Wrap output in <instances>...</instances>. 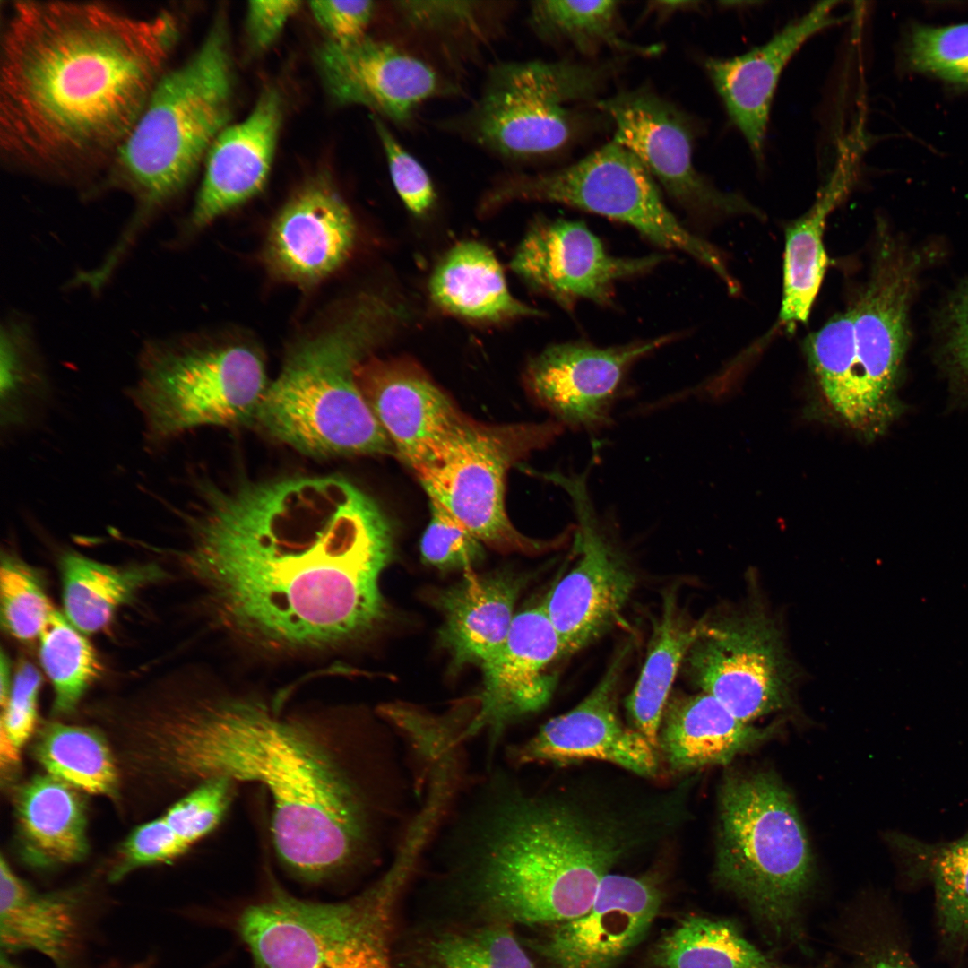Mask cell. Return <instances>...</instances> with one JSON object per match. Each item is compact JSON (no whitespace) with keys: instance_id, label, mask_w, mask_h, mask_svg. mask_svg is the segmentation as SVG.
<instances>
[{"instance_id":"obj_45","label":"cell","mask_w":968,"mask_h":968,"mask_svg":"<svg viewBox=\"0 0 968 968\" xmlns=\"http://www.w3.org/2000/svg\"><path fill=\"white\" fill-rule=\"evenodd\" d=\"M430 520L420 540L423 561L440 570H466L480 563L483 544L439 502L429 499Z\"/></svg>"},{"instance_id":"obj_17","label":"cell","mask_w":968,"mask_h":968,"mask_svg":"<svg viewBox=\"0 0 968 968\" xmlns=\"http://www.w3.org/2000/svg\"><path fill=\"white\" fill-rule=\"evenodd\" d=\"M596 105L615 125L613 140L632 151L689 216L710 220L741 212L759 214L744 198L720 191L696 169L691 125L672 104L640 88L599 99Z\"/></svg>"},{"instance_id":"obj_1","label":"cell","mask_w":968,"mask_h":968,"mask_svg":"<svg viewBox=\"0 0 968 968\" xmlns=\"http://www.w3.org/2000/svg\"><path fill=\"white\" fill-rule=\"evenodd\" d=\"M194 502L183 562L238 638L281 653L330 650L385 618L393 528L348 478L202 481Z\"/></svg>"},{"instance_id":"obj_38","label":"cell","mask_w":968,"mask_h":968,"mask_svg":"<svg viewBox=\"0 0 968 968\" xmlns=\"http://www.w3.org/2000/svg\"><path fill=\"white\" fill-rule=\"evenodd\" d=\"M35 754L49 775L85 792L114 796L118 774L100 735L88 728L49 723L40 731Z\"/></svg>"},{"instance_id":"obj_51","label":"cell","mask_w":968,"mask_h":968,"mask_svg":"<svg viewBox=\"0 0 968 968\" xmlns=\"http://www.w3.org/2000/svg\"><path fill=\"white\" fill-rule=\"evenodd\" d=\"M949 318V345L956 362L968 375V285L956 295Z\"/></svg>"},{"instance_id":"obj_10","label":"cell","mask_w":968,"mask_h":968,"mask_svg":"<svg viewBox=\"0 0 968 968\" xmlns=\"http://www.w3.org/2000/svg\"><path fill=\"white\" fill-rule=\"evenodd\" d=\"M619 63L569 60L501 62L480 94L449 128L502 158L523 160L565 147L576 134L575 108L596 97Z\"/></svg>"},{"instance_id":"obj_49","label":"cell","mask_w":968,"mask_h":968,"mask_svg":"<svg viewBox=\"0 0 968 968\" xmlns=\"http://www.w3.org/2000/svg\"><path fill=\"white\" fill-rule=\"evenodd\" d=\"M311 12L329 40L346 44L366 36L376 4L370 0L312 1Z\"/></svg>"},{"instance_id":"obj_54","label":"cell","mask_w":968,"mask_h":968,"mask_svg":"<svg viewBox=\"0 0 968 968\" xmlns=\"http://www.w3.org/2000/svg\"><path fill=\"white\" fill-rule=\"evenodd\" d=\"M0 968H22V967L18 966V965H17V964H15L14 963H13V962H12V961H11V960H10V959L8 958V955H5L4 953L1 952V957H0Z\"/></svg>"},{"instance_id":"obj_50","label":"cell","mask_w":968,"mask_h":968,"mask_svg":"<svg viewBox=\"0 0 968 968\" xmlns=\"http://www.w3.org/2000/svg\"><path fill=\"white\" fill-rule=\"evenodd\" d=\"M300 5L301 2L298 0L250 1L246 29L251 46L259 51L269 48Z\"/></svg>"},{"instance_id":"obj_44","label":"cell","mask_w":968,"mask_h":968,"mask_svg":"<svg viewBox=\"0 0 968 968\" xmlns=\"http://www.w3.org/2000/svg\"><path fill=\"white\" fill-rule=\"evenodd\" d=\"M905 55L915 71L968 85V23L917 26L909 37Z\"/></svg>"},{"instance_id":"obj_42","label":"cell","mask_w":968,"mask_h":968,"mask_svg":"<svg viewBox=\"0 0 968 968\" xmlns=\"http://www.w3.org/2000/svg\"><path fill=\"white\" fill-rule=\"evenodd\" d=\"M0 599L2 626L22 642L39 637L55 610L36 573L8 554L1 560Z\"/></svg>"},{"instance_id":"obj_13","label":"cell","mask_w":968,"mask_h":968,"mask_svg":"<svg viewBox=\"0 0 968 968\" xmlns=\"http://www.w3.org/2000/svg\"><path fill=\"white\" fill-rule=\"evenodd\" d=\"M566 428L543 422L488 424L470 419L441 459L417 474L428 499L443 505L485 546L501 553L537 554L566 538L540 541L521 533L505 505L509 470L552 445Z\"/></svg>"},{"instance_id":"obj_25","label":"cell","mask_w":968,"mask_h":968,"mask_svg":"<svg viewBox=\"0 0 968 968\" xmlns=\"http://www.w3.org/2000/svg\"><path fill=\"white\" fill-rule=\"evenodd\" d=\"M837 2L817 4L790 22L766 43L732 58H708L705 69L732 123L755 158L763 160L765 137L775 88L787 63L816 33L841 22Z\"/></svg>"},{"instance_id":"obj_27","label":"cell","mask_w":968,"mask_h":968,"mask_svg":"<svg viewBox=\"0 0 968 968\" xmlns=\"http://www.w3.org/2000/svg\"><path fill=\"white\" fill-rule=\"evenodd\" d=\"M88 903L79 889L36 892L1 858V952L35 951L56 968H72L88 929Z\"/></svg>"},{"instance_id":"obj_39","label":"cell","mask_w":968,"mask_h":968,"mask_svg":"<svg viewBox=\"0 0 968 968\" xmlns=\"http://www.w3.org/2000/svg\"><path fill=\"white\" fill-rule=\"evenodd\" d=\"M394 21L409 34L456 47H477L494 36L502 18L499 2L394 1Z\"/></svg>"},{"instance_id":"obj_47","label":"cell","mask_w":968,"mask_h":968,"mask_svg":"<svg viewBox=\"0 0 968 968\" xmlns=\"http://www.w3.org/2000/svg\"><path fill=\"white\" fill-rule=\"evenodd\" d=\"M41 677L34 666L22 662L17 669L8 699L2 707L0 735L19 750L34 731L37 698Z\"/></svg>"},{"instance_id":"obj_3","label":"cell","mask_w":968,"mask_h":968,"mask_svg":"<svg viewBox=\"0 0 968 968\" xmlns=\"http://www.w3.org/2000/svg\"><path fill=\"white\" fill-rule=\"evenodd\" d=\"M171 10L16 1L1 37L0 150L10 165L68 172L114 158L178 43Z\"/></svg>"},{"instance_id":"obj_31","label":"cell","mask_w":968,"mask_h":968,"mask_svg":"<svg viewBox=\"0 0 968 968\" xmlns=\"http://www.w3.org/2000/svg\"><path fill=\"white\" fill-rule=\"evenodd\" d=\"M74 789L48 774L34 777L20 791L19 825L35 865L73 863L86 855L84 807Z\"/></svg>"},{"instance_id":"obj_11","label":"cell","mask_w":968,"mask_h":968,"mask_svg":"<svg viewBox=\"0 0 968 968\" xmlns=\"http://www.w3.org/2000/svg\"><path fill=\"white\" fill-rule=\"evenodd\" d=\"M659 186L627 148L612 139L580 160L549 172L512 174L483 194L481 215L513 202L557 203L625 223L662 248L712 269L730 290L737 286L722 254L690 232L666 205Z\"/></svg>"},{"instance_id":"obj_5","label":"cell","mask_w":968,"mask_h":968,"mask_svg":"<svg viewBox=\"0 0 968 968\" xmlns=\"http://www.w3.org/2000/svg\"><path fill=\"white\" fill-rule=\"evenodd\" d=\"M409 318L407 306L391 294H359L333 323L288 352L255 423L307 455L395 456L359 388L356 369Z\"/></svg>"},{"instance_id":"obj_9","label":"cell","mask_w":968,"mask_h":968,"mask_svg":"<svg viewBox=\"0 0 968 968\" xmlns=\"http://www.w3.org/2000/svg\"><path fill=\"white\" fill-rule=\"evenodd\" d=\"M229 36L219 15L196 52L166 71L112 159L148 203L178 192L228 125L233 99Z\"/></svg>"},{"instance_id":"obj_29","label":"cell","mask_w":968,"mask_h":968,"mask_svg":"<svg viewBox=\"0 0 968 968\" xmlns=\"http://www.w3.org/2000/svg\"><path fill=\"white\" fill-rule=\"evenodd\" d=\"M776 725L757 727L734 716L713 696L700 692L668 700L658 752L675 774L727 765L770 739Z\"/></svg>"},{"instance_id":"obj_34","label":"cell","mask_w":968,"mask_h":968,"mask_svg":"<svg viewBox=\"0 0 968 968\" xmlns=\"http://www.w3.org/2000/svg\"><path fill=\"white\" fill-rule=\"evenodd\" d=\"M703 622L691 623L669 599L655 625L640 676L626 700L633 728L658 749V732L675 677Z\"/></svg>"},{"instance_id":"obj_36","label":"cell","mask_w":968,"mask_h":968,"mask_svg":"<svg viewBox=\"0 0 968 968\" xmlns=\"http://www.w3.org/2000/svg\"><path fill=\"white\" fill-rule=\"evenodd\" d=\"M412 946L411 968H535L511 926L498 922L441 929Z\"/></svg>"},{"instance_id":"obj_41","label":"cell","mask_w":968,"mask_h":968,"mask_svg":"<svg viewBox=\"0 0 968 968\" xmlns=\"http://www.w3.org/2000/svg\"><path fill=\"white\" fill-rule=\"evenodd\" d=\"M921 853L934 886L940 932L947 942L964 946L968 943V834Z\"/></svg>"},{"instance_id":"obj_23","label":"cell","mask_w":968,"mask_h":968,"mask_svg":"<svg viewBox=\"0 0 968 968\" xmlns=\"http://www.w3.org/2000/svg\"><path fill=\"white\" fill-rule=\"evenodd\" d=\"M662 902L648 876L608 874L590 908L532 946L561 968H615L645 937Z\"/></svg>"},{"instance_id":"obj_18","label":"cell","mask_w":968,"mask_h":968,"mask_svg":"<svg viewBox=\"0 0 968 968\" xmlns=\"http://www.w3.org/2000/svg\"><path fill=\"white\" fill-rule=\"evenodd\" d=\"M665 258L615 256L582 221L541 219L524 234L510 267L532 290L571 311L580 300L609 306L617 282L644 274Z\"/></svg>"},{"instance_id":"obj_14","label":"cell","mask_w":968,"mask_h":968,"mask_svg":"<svg viewBox=\"0 0 968 968\" xmlns=\"http://www.w3.org/2000/svg\"><path fill=\"white\" fill-rule=\"evenodd\" d=\"M684 662L691 680L746 722L791 703L793 671L781 633L759 609L704 622Z\"/></svg>"},{"instance_id":"obj_33","label":"cell","mask_w":968,"mask_h":968,"mask_svg":"<svg viewBox=\"0 0 968 968\" xmlns=\"http://www.w3.org/2000/svg\"><path fill=\"white\" fill-rule=\"evenodd\" d=\"M61 573L65 617L84 634L104 629L137 591L164 576L156 565L112 566L74 552L63 557Z\"/></svg>"},{"instance_id":"obj_7","label":"cell","mask_w":968,"mask_h":968,"mask_svg":"<svg viewBox=\"0 0 968 968\" xmlns=\"http://www.w3.org/2000/svg\"><path fill=\"white\" fill-rule=\"evenodd\" d=\"M713 876L774 935L792 932L812 880L813 856L794 799L776 775L724 774Z\"/></svg>"},{"instance_id":"obj_43","label":"cell","mask_w":968,"mask_h":968,"mask_svg":"<svg viewBox=\"0 0 968 968\" xmlns=\"http://www.w3.org/2000/svg\"><path fill=\"white\" fill-rule=\"evenodd\" d=\"M238 783L212 778L194 787L162 816L186 851L213 831L224 819Z\"/></svg>"},{"instance_id":"obj_26","label":"cell","mask_w":968,"mask_h":968,"mask_svg":"<svg viewBox=\"0 0 968 968\" xmlns=\"http://www.w3.org/2000/svg\"><path fill=\"white\" fill-rule=\"evenodd\" d=\"M281 118V95L268 88L243 121L227 125L218 134L205 157L204 175L192 214L194 225L209 224L264 187Z\"/></svg>"},{"instance_id":"obj_15","label":"cell","mask_w":968,"mask_h":968,"mask_svg":"<svg viewBox=\"0 0 968 968\" xmlns=\"http://www.w3.org/2000/svg\"><path fill=\"white\" fill-rule=\"evenodd\" d=\"M589 470L551 472L544 478L567 494L577 525L579 558L549 592L542 607L558 634L564 653H573L608 631L618 619L635 577L596 510L588 488Z\"/></svg>"},{"instance_id":"obj_21","label":"cell","mask_w":968,"mask_h":968,"mask_svg":"<svg viewBox=\"0 0 968 968\" xmlns=\"http://www.w3.org/2000/svg\"><path fill=\"white\" fill-rule=\"evenodd\" d=\"M562 655L560 637L542 605L515 615L505 644L481 666L482 688L466 739L486 731L491 756L511 724L549 702L557 682L554 665Z\"/></svg>"},{"instance_id":"obj_20","label":"cell","mask_w":968,"mask_h":968,"mask_svg":"<svg viewBox=\"0 0 968 968\" xmlns=\"http://www.w3.org/2000/svg\"><path fill=\"white\" fill-rule=\"evenodd\" d=\"M316 65L337 103L369 108L396 124L407 123L423 103L456 92L422 57L367 35L346 44L328 39L317 50Z\"/></svg>"},{"instance_id":"obj_4","label":"cell","mask_w":968,"mask_h":968,"mask_svg":"<svg viewBox=\"0 0 968 968\" xmlns=\"http://www.w3.org/2000/svg\"><path fill=\"white\" fill-rule=\"evenodd\" d=\"M676 806L618 804L575 788L530 791L495 771L460 811L468 897L483 918L509 926L579 917L618 861L668 832Z\"/></svg>"},{"instance_id":"obj_22","label":"cell","mask_w":968,"mask_h":968,"mask_svg":"<svg viewBox=\"0 0 968 968\" xmlns=\"http://www.w3.org/2000/svg\"><path fill=\"white\" fill-rule=\"evenodd\" d=\"M616 661L601 681L575 707L544 723L531 739L506 748L514 767L546 763L606 761L645 778L659 772L658 749L618 715Z\"/></svg>"},{"instance_id":"obj_24","label":"cell","mask_w":968,"mask_h":968,"mask_svg":"<svg viewBox=\"0 0 968 968\" xmlns=\"http://www.w3.org/2000/svg\"><path fill=\"white\" fill-rule=\"evenodd\" d=\"M356 239L349 206L329 179L318 177L303 185L275 217L264 258L278 278L312 286L346 262Z\"/></svg>"},{"instance_id":"obj_53","label":"cell","mask_w":968,"mask_h":968,"mask_svg":"<svg viewBox=\"0 0 968 968\" xmlns=\"http://www.w3.org/2000/svg\"><path fill=\"white\" fill-rule=\"evenodd\" d=\"M1 670H0V704L3 707L6 703L10 691V665L9 661L4 652L1 653Z\"/></svg>"},{"instance_id":"obj_6","label":"cell","mask_w":968,"mask_h":968,"mask_svg":"<svg viewBox=\"0 0 968 968\" xmlns=\"http://www.w3.org/2000/svg\"><path fill=\"white\" fill-rule=\"evenodd\" d=\"M871 271L848 308L805 341L809 367L826 401L852 429H881L908 341V314L919 257L881 234Z\"/></svg>"},{"instance_id":"obj_30","label":"cell","mask_w":968,"mask_h":968,"mask_svg":"<svg viewBox=\"0 0 968 968\" xmlns=\"http://www.w3.org/2000/svg\"><path fill=\"white\" fill-rule=\"evenodd\" d=\"M428 290L436 307L471 322L497 324L544 315L511 293L493 251L475 240L459 242L445 254L431 273Z\"/></svg>"},{"instance_id":"obj_35","label":"cell","mask_w":968,"mask_h":968,"mask_svg":"<svg viewBox=\"0 0 968 968\" xmlns=\"http://www.w3.org/2000/svg\"><path fill=\"white\" fill-rule=\"evenodd\" d=\"M618 10V3L609 0H538L530 4L528 22L542 40L565 43L586 55L604 48L643 56L658 54L659 45H638L622 37Z\"/></svg>"},{"instance_id":"obj_8","label":"cell","mask_w":968,"mask_h":968,"mask_svg":"<svg viewBox=\"0 0 968 968\" xmlns=\"http://www.w3.org/2000/svg\"><path fill=\"white\" fill-rule=\"evenodd\" d=\"M417 868L394 856L376 882L338 903L299 899L272 886L236 922L254 968H399L397 911Z\"/></svg>"},{"instance_id":"obj_52","label":"cell","mask_w":968,"mask_h":968,"mask_svg":"<svg viewBox=\"0 0 968 968\" xmlns=\"http://www.w3.org/2000/svg\"><path fill=\"white\" fill-rule=\"evenodd\" d=\"M869 968H920L907 955V953L897 950L893 954L887 955L884 957L878 958Z\"/></svg>"},{"instance_id":"obj_12","label":"cell","mask_w":968,"mask_h":968,"mask_svg":"<svg viewBox=\"0 0 968 968\" xmlns=\"http://www.w3.org/2000/svg\"><path fill=\"white\" fill-rule=\"evenodd\" d=\"M269 384L255 349L225 343L149 358L129 396L157 451L198 427L255 423Z\"/></svg>"},{"instance_id":"obj_46","label":"cell","mask_w":968,"mask_h":968,"mask_svg":"<svg viewBox=\"0 0 968 968\" xmlns=\"http://www.w3.org/2000/svg\"><path fill=\"white\" fill-rule=\"evenodd\" d=\"M371 120L385 156L393 185L400 199L415 216L421 217L434 207L436 194L422 164L408 151L381 117Z\"/></svg>"},{"instance_id":"obj_28","label":"cell","mask_w":968,"mask_h":968,"mask_svg":"<svg viewBox=\"0 0 968 968\" xmlns=\"http://www.w3.org/2000/svg\"><path fill=\"white\" fill-rule=\"evenodd\" d=\"M522 583L509 570L468 571L459 582L437 592L435 603L443 617L438 639L453 670L481 667L501 649L515 616Z\"/></svg>"},{"instance_id":"obj_16","label":"cell","mask_w":968,"mask_h":968,"mask_svg":"<svg viewBox=\"0 0 968 968\" xmlns=\"http://www.w3.org/2000/svg\"><path fill=\"white\" fill-rule=\"evenodd\" d=\"M676 338L668 334L603 348L583 341L553 344L528 362L524 388L565 428L598 433L614 424L617 403L631 393L632 367Z\"/></svg>"},{"instance_id":"obj_40","label":"cell","mask_w":968,"mask_h":968,"mask_svg":"<svg viewBox=\"0 0 968 968\" xmlns=\"http://www.w3.org/2000/svg\"><path fill=\"white\" fill-rule=\"evenodd\" d=\"M39 658L54 693L56 713L72 711L101 666L89 641L56 609L39 637Z\"/></svg>"},{"instance_id":"obj_48","label":"cell","mask_w":968,"mask_h":968,"mask_svg":"<svg viewBox=\"0 0 968 968\" xmlns=\"http://www.w3.org/2000/svg\"><path fill=\"white\" fill-rule=\"evenodd\" d=\"M186 851L160 817L137 827L122 847L120 863L111 873L120 879L132 869L172 860Z\"/></svg>"},{"instance_id":"obj_37","label":"cell","mask_w":968,"mask_h":968,"mask_svg":"<svg viewBox=\"0 0 968 968\" xmlns=\"http://www.w3.org/2000/svg\"><path fill=\"white\" fill-rule=\"evenodd\" d=\"M660 968H782L730 922L689 916L664 935L653 952Z\"/></svg>"},{"instance_id":"obj_2","label":"cell","mask_w":968,"mask_h":968,"mask_svg":"<svg viewBox=\"0 0 968 968\" xmlns=\"http://www.w3.org/2000/svg\"><path fill=\"white\" fill-rule=\"evenodd\" d=\"M157 746L180 782L224 777L260 784L272 799L281 865L319 884L374 862L400 817L403 778L394 748L353 739L315 717L251 696H205L161 721Z\"/></svg>"},{"instance_id":"obj_32","label":"cell","mask_w":968,"mask_h":968,"mask_svg":"<svg viewBox=\"0 0 968 968\" xmlns=\"http://www.w3.org/2000/svg\"><path fill=\"white\" fill-rule=\"evenodd\" d=\"M851 174L846 165L840 167L811 208L786 229L779 319L787 327L808 319L827 265L826 220L848 192Z\"/></svg>"},{"instance_id":"obj_19","label":"cell","mask_w":968,"mask_h":968,"mask_svg":"<svg viewBox=\"0 0 968 968\" xmlns=\"http://www.w3.org/2000/svg\"><path fill=\"white\" fill-rule=\"evenodd\" d=\"M356 380L395 457L416 475L441 459L471 419L408 359L371 355L358 366Z\"/></svg>"}]
</instances>
